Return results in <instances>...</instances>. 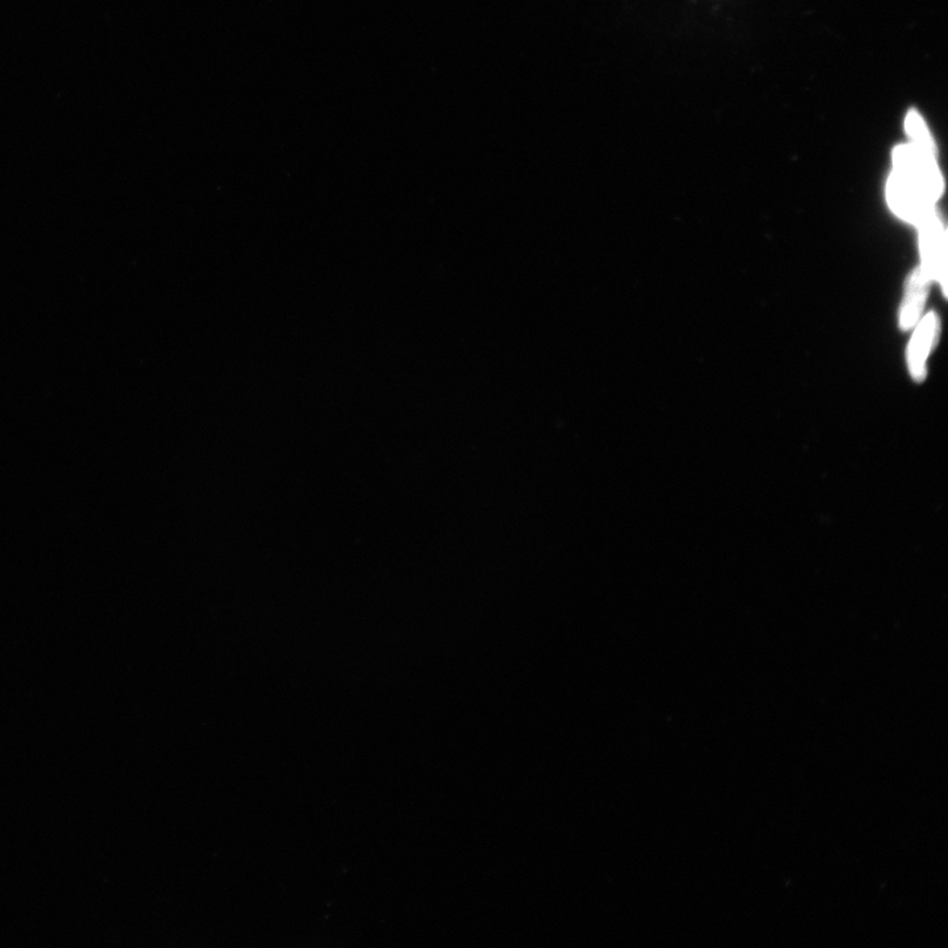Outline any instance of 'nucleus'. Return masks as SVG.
<instances>
[{
    "mask_svg": "<svg viewBox=\"0 0 948 948\" xmlns=\"http://www.w3.org/2000/svg\"><path fill=\"white\" fill-rule=\"evenodd\" d=\"M937 329V316L929 314L920 322L916 334H914L909 349V367L913 378L917 381L925 378V361L934 340H936Z\"/></svg>",
    "mask_w": 948,
    "mask_h": 948,
    "instance_id": "20e7f679",
    "label": "nucleus"
},
{
    "mask_svg": "<svg viewBox=\"0 0 948 948\" xmlns=\"http://www.w3.org/2000/svg\"><path fill=\"white\" fill-rule=\"evenodd\" d=\"M887 200L894 213L917 226L934 211L933 200L912 179L897 171H894L887 181Z\"/></svg>",
    "mask_w": 948,
    "mask_h": 948,
    "instance_id": "f03ea898",
    "label": "nucleus"
},
{
    "mask_svg": "<svg viewBox=\"0 0 948 948\" xmlns=\"http://www.w3.org/2000/svg\"><path fill=\"white\" fill-rule=\"evenodd\" d=\"M920 228V248H923L924 271L929 277L936 279L946 292V255L945 231L936 211L918 225Z\"/></svg>",
    "mask_w": 948,
    "mask_h": 948,
    "instance_id": "7ed1b4c3",
    "label": "nucleus"
},
{
    "mask_svg": "<svg viewBox=\"0 0 948 948\" xmlns=\"http://www.w3.org/2000/svg\"><path fill=\"white\" fill-rule=\"evenodd\" d=\"M905 128L914 145L923 148V150L927 152L934 154L937 153V148L936 144H934L929 128L926 127L924 119L919 116L918 111L911 110L907 112Z\"/></svg>",
    "mask_w": 948,
    "mask_h": 948,
    "instance_id": "423d86ee",
    "label": "nucleus"
},
{
    "mask_svg": "<svg viewBox=\"0 0 948 948\" xmlns=\"http://www.w3.org/2000/svg\"><path fill=\"white\" fill-rule=\"evenodd\" d=\"M894 171L912 179L933 201L942 194L944 183L936 163V154L917 145H900L893 151Z\"/></svg>",
    "mask_w": 948,
    "mask_h": 948,
    "instance_id": "f257e3e1",
    "label": "nucleus"
},
{
    "mask_svg": "<svg viewBox=\"0 0 948 948\" xmlns=\"http://www.w3.org/2000/svg\"><path fill=\"white\" fill-rule=\"evenodd\" d=\"M927 279L924 268L917 269L912 274L906 286V295L901 310L900 325L901 328L907 329L916 325L920 310H923L926 299Z\"/></svg>",
    "mask_w": 948,
    "mask_h": 948,
    "instance_id": "39448f33",
    "label": "nucleus"
}]
</instances>
